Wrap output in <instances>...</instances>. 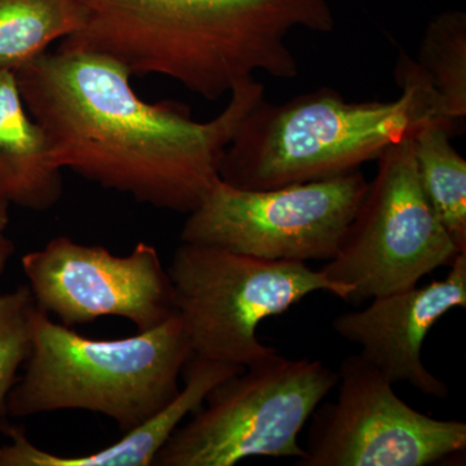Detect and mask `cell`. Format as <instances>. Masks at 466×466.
<instances>
[{"label":"cell","mask_w":466,"mask_h":466,"mask_svg":"<svg viewBox=\"0 0 466 466\" xmlns=\"http://www.w3.org/2000/svg\"><path fill=\"white\" fill-rule=\"evenodd\" d=\"M15 75L60 170L183 214L219 182L227 147L266 91L248 79L229 92L220 115L198 122L184 104L146 103L121 64L91 52L47 51Z\"/></svg>","instance_id":"cell-1"},{"label":"cell","mask_w":466,"mask_h":466,"mask_svg":"<svg viewBox=\"0 0 466 466\" xmlns=\"http://www.w3.org/2000/svg\"><path fill=\"white\" fill-rule=\"evenodd\" d=\"M34 308L29 285L0 293V420H7L9 392L32 352Z\"/></svg>","instance_id":"cell-17"},{"label":"cell","mask_w":466,"mask_h":466,"mask_svg":"<svg viewBox=\"0 0 466 466\" xmlns=\"http://www.w3.org/2000/svg\"><path fill=\"white\" fill-rule=\"evenodd\" d=\"M33 346L23 377L8 395V416L88 410L127 433L179 394L192 357L182 319L119 339H92L34 308Z\"/></svg>","instance_id":"cell-4"},{"label":"cell","mask_w":466,"mask_h":466,"mask_svg":"<svg viewBox=\"0 0 466 466\" xmlns=\"http://www.w3.org/2000/svg\"><path fill=\"white\" fill-rule=\"evenodd\" d=\"M336 401L311 417L299 466H425L466 449V425L419 412L360 354L343 359Z\"/></svg>","instance_id":"cell-9"},{"label":"cell","mask_w":466,"mask_h":466,"mask_svg":"<svg viewBox=\"0 0 466 466\" xmlns=\"http://www.w3.org/2000/svg\"><path fill=\"white\" fill-rule=\"evenodd\" d=\"M61 170L47 140L27 112L16 75L0 69V192L9 204L46 211L63 196Z\"/></svg>","instance_id":"cell-13"},{"label":"cell","mask_w":466,"mask_h":466,"mask_svg":"<svg viewBox=\"0 0 466 466\" xmlns=\"http://www.w3.org/2000/svg\"><path fill=\"white\" fill-rule=\"evenodd\" d=\"M447 119L464 133L466 116V14L446 11L428 24L415 58Z\"/></svg>","instance_id":"cell-16"},{"label":"cell","mask_w":466,"mask_h":466,"mask_svg":"<svg viewBox=\"0 0 466 466\" xmlns=\"http://www.w3.org/2000/svg\"><path fill=\"white\" fill-rule=\"evenodd\" d=\"M443 280L376 297L370 306L334 319V332L361 348L360 355L394 385L407 382L431 397H449V386L422 363L424 339L453 309L466 308V253L451 262Z\"/></svg>","instance_id":"cell-11"},{"label":"cell","mask_w":466,"mask_h":466,"mask_svg":"<svg viewBox=\"0 0 466 466\" xmlns=\"http://www.w3.org/2000/svg\"><path fill=\"white\" fill-rule=\"evenodd\" d=\"M84 23L58 48L91 52L131 76H162L214 101L258 72L299 75L287 38L332 33L329 0H79Z\"/></svg>","instance_id":"cell-2"},{"label":"cell","mask_w":466,"mask_h":466,"mask_svg":"<svg viewBox=\"0 0 466 466\" xmlns=\"http://www.w3.org/2000/svg\"><path fill=\"white\" fill-rule=\"evenodd\" d=\"M245 367L192 355L184 366V388L157 415L125 433L106 449L87 455L61 456L38 449L23 429L0 420V431L11 443L0 446V466H152L184 419L200 410L218 383L242 372Z\"/></svg>","instance_id":"cell-12"},{"label":"cell","mask_w":466,"mask_h":466,"mask_svg":"<svg viewBox=\"0 0 466 466\" xmlns=\"http://www.w3.org/2000/svg\"><path fill=\"white\" fill-rule=\"evenodd\" d=\"M370 182L360 170L248 191L219 180L188 214L183 242L271 260L333 259Z\"/></svg>","instance_id":"cell-8"},{"label":"cell","mask_w":466,"mask_h":466,"mask_svg":"<svg viewBox=\"0 0 466 466\" xmlns=\"http://www.w3.org/2000/svg\"><path fill=\"white\" fill-rule=\"evenodd\" d=\"M395 81L392 101L351 103L328 87L283 104L262 97L227 147L220 180L248 191L314 182L359 170L431 122L460 135L415 58L400 55Z\"/></svg>","instance_id":"cell-3"},{"label":"cell","mask_w":466,"mask_h":466,"mask_svg":"<svg viewBox=\"0 0 466 466\" xmlns=\"http://www.w3.org/2000/svg\"><path fill=\"white\" fill-rule=\"evenodd\" d=\"M443 126L426 124L412 137L420 183L459 253H466V159Z\"/></svg>","instance_id":"cell-14"},{"label":"cell","mask_w":466,"mask_h":466,"mask_svg":"<svg viewBox=\"0 0 466 466\" xmlns=\"http://www.w3.org/2000/svg\"><path fill=\"white\" fill-rule=\"evenodd\" d=\"M339 373L318 359L275 352L218 383L152 466H233L253 456L305 458L299 437Z\"/></svg>","instance_id":"cell-6"},{"label":"cell","mask_w":466,"mask_h":466,"mask_svg":"<svg viewBox=\"0 0 466 466\" xmlns=\"http://www.w3.org/2000/svg\"><path fill=\"white\" fill-rule=\"evenodd\" d=\"M167 269L192 355L245 368L278 352L259 341L260 321L315 291L343 300L351 293L305 262L257 258L192 242L182 241Z\"/></svg>","instance_id":"cell-5"},{"label":"cell","mask_w":466,"mask_h":466,"mask_svg":"<svg viewBox=\"0 0 466 466\" xmlns=\"http://www.w3.org/2000/svg\"><path fill=\"white\" fill-rule=\"evenodd\" d=\"M82 23L79 0H0V69L16 72Z\"/></svg>","instance_id":"cell-15"},{"label":"cell","mask_w":466,"mask_h":466,"mask_svg":"<svg viewBox=\"0 0 466 466\" xmlns=\"http://www.w3.org/2000/svg\"><path fill=\"white\" fill-rule=\"evenodd\" d=\"M458 254L422 191L410 137L380 156L339 253L320 271L351 290L346 302L361 303L415 287Z\"/></svg>","instance_id":"cell-7"},{"label":"cell","mask_w":466,"mask_h":466,"mask_svg":"<svg viewBox=\"0 0 466 466\" xmlns=\"http://www.w3.org/2000/svg\"><path fill=\"white\" fill-rule=\"evenodd\" d=\"M36 309L72 328L106 317L124 318L146 332L175 312L167 269L153 245L137 242L118 257L66 236L21 258Z\"/></svg>","instance_id":"cell-10"},{"label":"cell","mask_w":466,"mask_h":466,"mask_svg":"<svg viewBox=\"0 0 466 466\" xmlns=\"http://www.w3.org/2000/svg\"><path fill=\"white\" fill-rule=\"evenodd\" d=\"M9 207H11V204L5 198V195L0 192V276L5 274L9 260L14 257L15 250H16L15 242L7 235Z\"/></svg>","instance_id":"cell-18"}]
</instances>
